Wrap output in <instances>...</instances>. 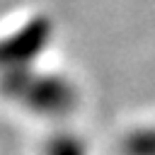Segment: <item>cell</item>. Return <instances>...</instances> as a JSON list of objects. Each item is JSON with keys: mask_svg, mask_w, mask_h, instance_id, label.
<instances>
[{"mask_svg": "<svg viewBox=\"0 0 155 155\" xmlns=\"http://www.w3.org/2000/svg\"><path fill=\"white\" fill-rule=\"evenodd\" d=\"M133 155H155V131H145L131 143Z\"/></svg>", "mask_w": 155, "mask_h": 155, "instance_id": "1", "label": "cell"}]
</instances>
